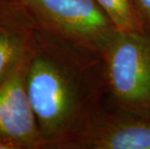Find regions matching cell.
<instances>
[{
    "instance_id": "obj_1",
    "label": "cell",
    "mask_w": 150,
    "mask_h": 149,
    "mask_svg": "<svg viewBox=\"0 0 150 149\" xmlns=\"http://www.w3.org/2000/svg\"><path fill=\"white\" fill-rule=\"evenodd\" d=\"M26 85L41 149H56L108 96L98 50L36 28L27 52Z\"/></svg>"
},
{
    "instance_id": "obj_2",
    "label": "cell",
    "mask_w": 150,
    "mask_h": 149,
    "mask_svg": "<svg viewBox=\"0 0 150 149\" xmlns=\"http://www.w3.org/2000/svg\"><path fill=\"white\" fill-rule=\"evenodd\" d=\"M97 50L103 58L108 100L150 112V34L110 30Z\"/></svg>"
},
{
    "instance_id": "obj_3",
    "label": "cell",
    "mask_w": 150,
    "mask_h": 149,
    "mask_svg": "<svg viewBox=\"0 0 150 149\" xmlns=\"http://www.w3.org/2000/svg\"><path fill=\"white\" fill-rule=\"evenodd\" d=\"M56 149H150V112L117 106L106 98Z\"/></svg>"
},
{
    "instance_id": "obj_4",
    "label": "cell",
    "mask_w": 150,
    "mask_h": 149,
    "mask_svg": "<svg viewBox=\"0 0 150 149\" xmlns=\"http://www.w3.org/2000/svg\"><path fill=\"white\" fill-rule=\"evenodd\" d=\"M37 27L68 42L97 50L114 25L95 0H20Z\"/></svg>"
},
{
    "instance_id": "obj_5",
    "label": "cell",
    "mask_w": 150,
    "mask_h": 149,
    "mask_svg": "<svg viewBox=\"0 0 150 149\" xmlns=\"http://www.w3.org/2000/svg\"><path fill=\"white\" fill-rule=\"evenodd\" d=\"M26 68L27 53L0 85V138L12 149H41L40 130L27 90Z\"/></svg>"
},
{
    "instance_id": "obj_6",
    "label": "cell",
    "mask_w": 150,
    "mask_h": 149,
    "mask_svg": "<svg viewBox=\"0 0 150 149\" xmlns=\"http://www.w3.org/2000/svg\"><path fill=\"white\" fill-rule=\"evenodd\" d=\"M37 23L20 0H0V85L26 55Z\"/></svg>"
},
{
    "instance_id": "obj_7",
    "label": "cell",
    "mask_w": 150,
    "mask_h": 149,
    "mask_svg": "<svg viewBox=\"0 0 150 149\" xmlns=\"http://www.w3.org/2000/svg\"><path fill=\"white\" fill-rule=\"evenodd\" d=\"M116 29L150 34L144 18L135 0H95Z\"/></svg>"
},
{
    "instance_id": "obj_8",
    "label": "cell",
    "mask_w": 150,
    "mask_h": 149,
    "mask_svg": "<svg viewBox=\"0 0 150 149\" xmlns=\"http://www.w3.org/2000/svg\"><path fill=\"white\" fill-rule=\"evenodd\" d=\"M150 31V0H135Z\"/></svg>"
},
{
    "instance_id": "obj_9",
    "label": "cell",
    "mask_w": 150,
    "mask_h": 149,
    "mask_svg": "<svg viewBox=\"0 0 150 149\" xmlns=\"http://www.w3.org/2000/svg\"><path fill=\"white\" fill-rule=\"evenodd\" d=\"M0 149H12V146L3 139L0 138Z\"/></svg>"
}]
</instances>
